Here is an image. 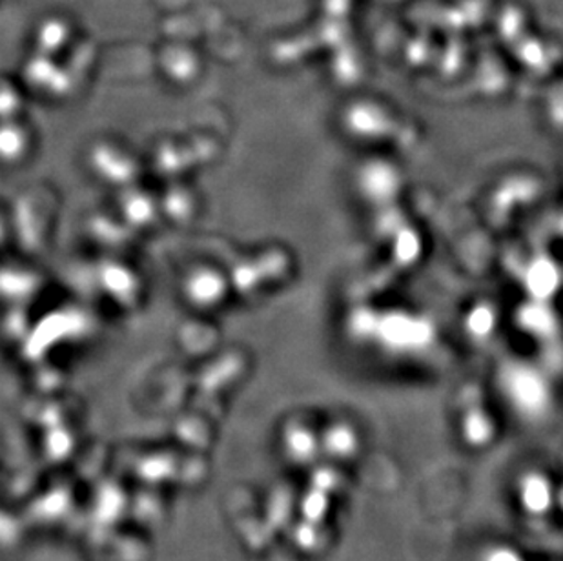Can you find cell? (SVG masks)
Listing matches in <instances>:
<instances>
[{
  "label": "cell",
  "mask_w": 563,
  "mask_h": 561,
  "mask_svg": "<svg viewBox=\"0 0 563 561\" xmlns=\"http://www.w3.org/2000/svg\"><path fill=\"white\" fill-rule=\"evenodd\" d=\"M516 494L523 513L532 518H543L556 505V488L545 474L529 471L521 474L516 485Z\"/></svg>",
  "instance_id": "cell-2"
},
{
  "label": "cell",
  "mask_w": 563,
  "mask_h": 561,
  "mask_svg": "<svg viewBox=\"0 0 563 561\" xmlns=\"http://www.w3.org/2000/svg\"><path fill=\"white\" fill-rule=\"evenodd\" d=\"M556 505H559V507L562 508L563 513V487L556 491Z\"/></svg>",
  "instance_id": "cell-5"
},
{
  "label": "cell",
  "mask_w": 563,
  "mask_h": 561,
  "mask_svg": "<svg viewBox=\"0 0 563 561\" xmlns=\"http://www.w3.org/2000/svg\"><path fill=\"white\" fill-rule=\"evenodd\" d=\"M463 443L471 449H485L496 438V425L487 413V408L479 402H467L462 410Z\"/></svg>",
  "instance_id": "cell-3"
},
{
  "label": "cell",
  "mask_w": 563,
  "mask_h": 561,
  "mask_svg": "<svg viewBox=\"0 0 563 561\" xmlns=\"http://www.w3.org/2000/svg\"><path fill=\"white\" fill-rule=\"evenodd\" d=\"M501 388L521 418L540 421L548 416L551 391L542 374L531 366H507L501 374Z\"/></svg>",
  "instance_id": "cell-1"
},
{
  "label": "cell",
  "mask_w": 563,
  "mask_h": 561,
  "mask_svg": "<svg viewBox=\"0 0 563 561\" xmlns=\"http://www.w3.org/2000/svg\"><path fill=\"white\" fill-rule=\"evenodd\" d=\"M479 561H526L520 552L515 551L512 547L496 546L490 547L482 554Z\"/></svg>",
  "instance_id": "cell-4"
}]
</instances>
